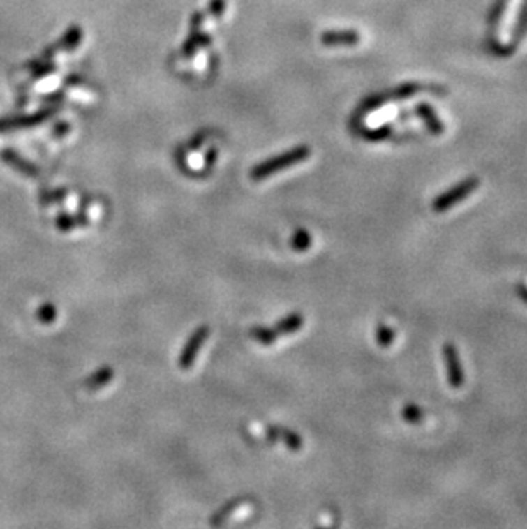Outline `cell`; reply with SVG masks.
Segmentation results:
<instances>
[{
  "mask_svg": "<svg viewBox=\"0 0 527 529\" xmlns=\"http://www.w3.org/2000/svg\"><path fill=\"white\" fill-rule=\"evenodd\" d=\"M309 154H310L309 147H297V149L290 151V153H284L281 154V156L272 158V160L265 161V163L253 168L252 179L253 180L267 179V177L274 175V173L279 172V170L297 165L299 163V161H305L306 158H309Z\"/></svg>",
  "mask_w": 527,
  "mask_h": 529,
  "instance_id": "cell-1",
  "label": "cell"
},
{
  "mask_svg": "<svg viewBox=\"0 0 527 529\" xmlns=\"http://www.w3.org/2000/svg\"><path fill=\"white\" fill-rule=\"evenodd\" d=\"M477 187H480V179H476V177H471V179L462 180V182L457 184L456 187L449 188L447 192L440 194L438 198H435L433 204H431V209H433L435 213H443V211H449L450 207L457 206L459 202L464 201L466 198H469V195H471Z\"/></svg>",
  "mask_w": 527,
  "mask_h": 529,
  "instance_id": "cell-2",
  "label": "cell"
},
{
  "mask_svg": "<svg viewBox=\"0 0 527 529\" xmlns=\"http://www.w3.org/2000/svg\"><path fill=\"white\" fill-rule=\"evenodd\" d=\"M209 332L211 329L207 326L199 327L195 332H192V336L188 338V341L185 343L184 350H181L180 358H178V366H180L181 370L192 368L193 362H195L197 355H199V350L202 348L204 343H206V339L209 338Z\"/></svg>",
  "mask_w": 527,
  "mask_h": 529,
  "instance_id": "cell-3",
  "label": "cell"
},
{
  "mask_svg": "<svg viewBox=\"0 0 527 529\" xmlns=\"http://www.w3.org/2000/svg\"><path fill=\"white\" fill-rule=\"evenodd\" d=\"M443 360H445L447 380H449L450 387H462V384H464V372H462L461 358H459L457 348L450 345V343H447V345L443 346Z\"/></svg>",
  "mask_w": 527,
  "mask_h": 529,
  "instance_id": "cell-4",
  "label": "cell"
},
{
  "mask_svg": "<svg viewBox=\"0 0 527 529\" xmlns=\"http://www.w3.org/2000/svg\"><path fill=\"white\" fill-rule=\"evenodd\" d=\"M522 0H509L505 7V13H503L502 22H500L498 28V40L502 43H507L510 40V31L515 24V17H517L519 7H521Z\"/></svg>",
  "mask_w": 527,
  "mask_h": 529,
  "instance_id": "cell-5",
  "label": "cell"
},
{
  "mask_svg": "<svg viewBox=\"0 0 527 529\" xmlns=\"http://www.w3.org/2000/svg\"><path fill=\"white\" fill-rule=\"evenodd\" d=\"M302 326H303V317L299 315V313H290V315L284 317V319H281L278 324H276L274 331L278 336L293 334V332H297L298 329H302Z\"/></svg>",
  "mask_w": 527,
  "mask_h": 529,
  "instance_id": "cell-6",
  "label": "cell"
},
{
  "mask_svg": "<svg viewBox=\"0 0 527 529\" xmlns=\"http://www.w3.org/2000/svg\"><path fill=\"white\" fill-rule=\"evenodd\" d=\"M112 379H113V370L110 368V366H103V368H100L98 372H94L93 375H89L88 379H86V387L91 389V391H96V389L103 387V385L108 384Z\"/></svg>",
  "mask_w": 527,
  "mask_h": 529,
  "instance_id": "cell-7",
  "label": "cell"
},
{
  "mask_svg": "<svg viewBox=\"0 0 527 529\" xmlns=\"http://www.w3.org/2000/svg\"><path fill=\"white\" fill-rule=\"evenodd\" d=\"M324 41L327 45H352L359 41V35L352 31H337V33H325Z\"/></svg>",
  "mask_w": 527,
  "mask_h": 529,
  "instance_id": "cell-8",
  "label": "cell"
},
{
  "mask_svg": "<svg viewBox=\"0 0 527 529\" xmlns=\"http://www.w3.org/2000/svg\"><path fill=\"white\" fill-rule=\"evenodd\" d=\"M418 113L424 119V122H426V126L431 131V134H435V135L442 134L443 126H442V124H440V120H437V117H435L433 110L428 107V105L422 103L418 107Z\"/></svg>",
  "mask_w": 527,
  "mask_h": 529,
  "instance_id": "cell-9",
  "label": "cell"
},
{
  "mask_svg": "<svg viewBox=\"0 0 527 529\" xmlns=\"http://www.w3.org/2000/svg\"><path fill=\"white\" fill-rule=\"evenodd\" d=\"M250 336H252V339H255L257 343H262V345H272V343L278 339V334H276L274 329L269 327H252L250 329Z\"/></svg>",
  "mask_w": 527,
  "mask_h": 529,
  "instance_id": "cell-10",
  "label": "cell"
},
{
  "mask_svg": "<svg viewBox=\"0 0 527 529\" xmlns=\"http://www.w3.org/2000/svg\"><path fill=\"white\" fill-rule=\"evenodd\" d=\"M375 338H377L378 346L389 348L394 341H396V332H394L392 327L387 326V324H380V326L377 327V334H375Z\"/></svg>",
  "mask_w": 527,
  "mask_h": 529,
  "instance_id": "cell-11",
  "label": "cell"
},
{
  "mask_svg": "<svg viewBox=\"0 0 527 529\" xmlns=\"http://www.w3.org/2000/svg\"><path fill=\"white\" fill-rule=\"evenodd\" d=\"M403 418L406 423H411V425H420L423 422V411L422 408L416 406V404H406L403 408Z\"/></svg>",
  "mask_w": 527,
  "mask_h": 529,
  "instance_id": "cell-12",
  "label": "cell"
},
{
  "mask_svg": "<svg viewBox=\"0 0 527 529\" xmlns=\"http://www.w3.org/2000/svg\"><path fill=\"white\" fill-rule=\"evenodd\" d=\"M310 245H312V238H310L309 232H305V230H298V232L295 233L293 240H291V247L297 252L306 251V248H310Z\"/></svg>",
  "mask_w": 527,
  "mask_h": 529,
  "instance_id": "cell-13",
  "label": "cell"
},
{
  "mask_svg": "<svg viewBox=\"0 0 527 529\" xmlns=\"http://www.w3.org/2000/svg\"><path fill=\"white\" fill-rule=\"evenodd\" d=\"M279 438H284L288 447L293 449V451H299V447H302V438L295 432H288V430L279 429Z\"/></svg>",
  "mask_w": 527,
  "mask_h": 529,
  "instance_id": "cell-14",
  "label": "cell"
},
{
  "mask_svg": "<svg viewBox=\"0 0 527 529\" xmlns=\"http://www.w3.org/2000/svg\"><path fill=\"white\" fill-rule=\"evenodd\" d=\"M88 219L86 218H72V216H67V214H62L59 219H57V225H59V228L62 230V232H67V230H72V226L75 225V223H86Z\"/></svg>",
  "mask_w": 527,
  "mask_h": 529,
  "instance_id": "cell-15",
  "label": "cell"
},
{
  "mask_svg": "<svg viewBox=\"0 0 527 529\" xmlns=\"http://www.w3.org/2000/svg\"><path fill=\"white\" fill-rule=\"evenodd\" d=\"M57 317V311L53 305H43V307H40V311H38V319L43 320V322H52L53 319Z\"/></svg>",
  "mask_w": 527,
  "mask_h": 529,
  "instance_id": "cell-16",
  "label": "cell"
},
{
  "mask_svg": "<svg viewBox=\"0 0 527 529\" xmlns=\"http://www.w3.org/2000/svg\"><path fill=\"white\" fill-rule=\"evenodd\" d=\"M237 505H238V502H235V500H233V502H230V504L226 505V507H223L221 511H219L218 514H216V517H214V519H212V524H221V523H225L226 517L230 516L231 511H233V509L237 507Z\"/></svg>",
  "mask_w": 527,
  "mask_h": 529,
  "instance_id": "cell-17",
  "label": "cell"
},
{
  "mask_svg": "<svg viewBox=\"0 0 527 529\" xmlns=\"http://www.w3.org/2000/svg\"><path fill=\"white\" fill-rule=\"evenodd\" d=\"M396 113H397L396 107H384V108L378 110V112L375 113L373 117H385V120H390V119H387V117H394V115H396ZM382 122H384V119H373V120H371V124H373V126H380Z\"/></svg>",
  "mask_w": 527,
  "mask_h": 529,
  "instance_id": "cell-18",
  "label": "cell"
},
{
  "mask_svg": "<svg viewBox=\"0 0 527 529\" xmlns=\"http://www.w3.org/2000/svg\"><path fill=\"white\" fill-rule=\"evenodd\" d=\"M422 89H424V88H423V86H420V84H406V86H403V88L399 89V91H397V96L408 98V96H413V94L420 93V91H422Z\"/></svg>",
  "mask_w": 527,
  "mask_h": 529,
  "instance_id": "cell-19",
  "label": "cell"
},
{
  "mask_svg": "<svg viewBox=\"0 0 527 529\" xmlns=\"http://www.w3.org/2000/svg\"><path fill=\"white\" fill-rule=\"evenodd\" d=\"M515 292H517V297L521 298V300L527 305V286L526 285H517L515 286Z\"/></svg>",
  "mask_w": 527,
  "mask_h": 529,
  "instance_id": "cell-20",
  "label": "cell"
}]
</instances>
